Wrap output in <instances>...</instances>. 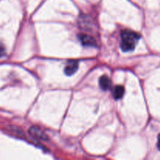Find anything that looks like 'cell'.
<instances>
[{"label":"cell","mask_w":160,"mask_h":160,"mask_svg":"<svg viewBox=\"0 0 160 160\" xmlns=\"http://www.w3.org/2000/svg\"><path fill=\"white\" fill-rule=\"evenodd\" d=\"M140 38V34L134 31L128 29L122 31L121 42H120V48L122 51L125 52L133 51L135 48L136 45Z\"/></svg>","instance_id":"cell-1"},{"label":"cell","mask_w":160,"mask_h":160,"mask_svg":"<svg viewBox=\"0 0 160 160\" xmlns=\"http://www.w3.org/2000/svg\"><path fill=\"white\" fill-rule=\"evenodd\" d=\"M28 132H29L30 135L32 136L34 138L38 139V140L44 141V142H48V137L47 136V134H45V131H44L43 130L41 129L39 127H31L29 131H28Z\"/></svg>","instance_id":"cell-2"},{"label":"cell","mask_w":160,"mask_h":160,"mask_svg":"<svg viewBox=\"0 0 160 160\" xmlns=\"http://www.w3.org/2000/svg\"><path fill=\"white\" fill-rule=\"evenodd\" d=\"M124 95V88L122 85H117L112 91V95L115 99H120Z\"/></svg>","instance_id":"cell-6"},{"label":"cell","mask_w":160,"mask_h":160,"mask_svg":"<svg viewBox=\"0 0 160 160\" xmlns=\"http://www.w3.org/2000/svg\"><path fill=\"white\" fill-rule=\"evenodd\" d=\"M157 147L160 151V134L158 136V142H157Z\"/></svg>","instance_id":"cell-8"},{"label":"cell","mask_w":160,"mask_h":160,"mask_svg":"<svg viewBox=\"0 0 160 160\" xmlns=\"http://www.w3.org/2000/svg\"><path fill=\"white\" fill-rule=\"evenodd\" d=\"M6 54V49H5V47L0 42V58L2 57L3 56H5Z\"/></svg>","instance_id":"cell-7"},{"label":"cell","mask_w":160,"mask_h":160,"mask_svg":"<svg viewBox=\"0 0 160 160\" xmlns=\"http://www.w3.org/2000/svg\"><path fill=\"white\" fill-rule=\"evenodd\" d=\"M78 38H79L82 45H84V46H96V41H95V39L93 37H92V36L88 35V34H80L78 35Z\"/></svg>","instance_id":"cell-4"},{"label":"cell","mask_w":160,"mask_h":160,"mask_svg":"<svg viewBox=\"0 0 160 160\" xmlns=\"http://www.w3.org/2000/svg\"><path fill=\"white\" fill-rule=\"evenodd\" d=\"M78 67H79V62L77 60H70L66 65L65 69H64V72H65L66 75L67 76H71V75L74 74L78 70Z\"/></svg>","instance_id":"cell-3"},{"label":"cell","mask_w":160,"mask_h":160,"mask_svg":"<svg viewBox=\"0 0 160 160\" xmlns=\"http://www.w3.org/2000/svg\"><path fill=\"white\" fill-rule=\"evenodd\" d=\"M98 83H99L100 88L103 91L109 90L111 87V81L107 75H102L99 78Z\"/></svg>","instance_id":"cell-5"}]
</instances>
